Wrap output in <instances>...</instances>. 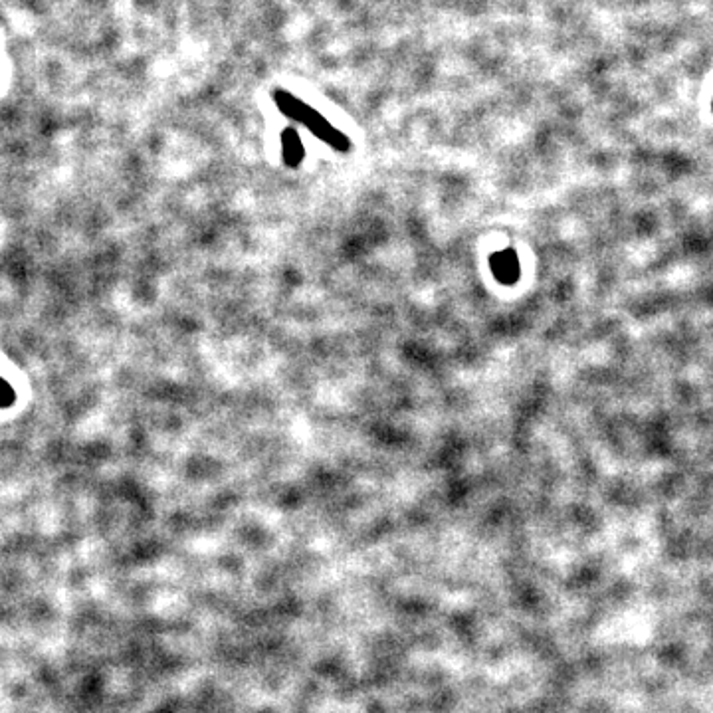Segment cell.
<instances>
[{
  "instance_id": "obj_1",
  "label": "cell",
  "mask_w": 713,
  "mask_h": 713,
  "mask_svg": "<svg viewBox=\"0 0 713 713\" xmlns=\"http://www.w3.org/2000/svg\"><path fill=\"white\" fill-rule=\"evenodd\" d=\"M304 125H307V129H309L313 135H317L319 139H323V141L329 143L331 147H335V149H339V151L349 149L347 137H345L341 131H337L335 127H331L317 111H313V113L309 115V119H307Z\"/></svg>"
},
{
  "instance_id": "obj_2",
  "label": "cell",
  "mask_w": 713,
  "mask_h": 713,
  "mask_svg": "<svg viewBox=\"0 0 713 713\" xmlns=\"http://www.w3.org/2000/svg\"><path fill=\"white\" fill-rule=\"evenodd\" d=\"M492 272L502 284H513L519 278V260L513 250H502L492 258Z\"/></svg>"
},
{
  "instance_id": "obj_3",
  "label": "cell",
  "mask_w": 713,
  "mask_h": 713,
  "mask_svg": "<svg viewBox=\"0 0 713 713\" xmlns=\"http://www.w3.org/2000/svg\"><path fill=\"white\" fill-rule=\"evenodd\" d=\"M276 102L280 105V109H282L284 115H288V117H292V119H296V121H302V123H306L307 117H309L311 111H313L309 105L300 102L298 98H294V96L288 94V92H278Z\"/></svg>"
},
{
  "instance_id": "obj_4",
  "label": "cell",
  "mask_w": 713,
  "mask_h": 713,
  "mask_svg": "<svg viewBox=\"0 0 713 713\" xmlns=\"http://www.w3.org/2000/svg\"><path fill=\"white\" fill-rule=\"evenodd\" d=\"M282 149H284V161L290 167H298L304 159V145L300 141V135L294 129L284 131L282 135Z\"/></svg>"
},
{
  "instance_id": "obj_5",
  "label": "cell",
  "mask_w": 713,
  "mask_h": 713,
  "mask_svg": "<svg viewBox=\"0 0 713 713\" xmlns=\"http://www.w3.org/2000/svg\"><path fill=\"white\" fill-rule=\"evenodd\" d=\"M16 403L14 389L0 377V408H10Z\"/></svg>"
}]
</instances>
